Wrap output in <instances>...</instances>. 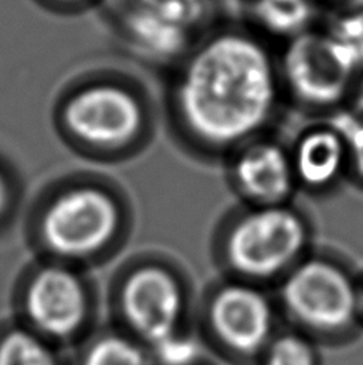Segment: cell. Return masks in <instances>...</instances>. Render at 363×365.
Wrapping results in <instances>:
<instances>
[{"label":"cell","instance_id":"1","mask_svg":"<svg viewBox=\"0 0 363 365\" xmlns=\"http://www.w3.org/2000/svg\"><path fill=\"white\" fill-rule=\"evenodd\" d=\"M173 69L174 128L204 158L265 135L285 100L277 55L248 26H213Z\"/></svg>","mask_w":363,"mask_h":365},{"label":"cell","instance_id":"2","mask_svg":"<svg viewBox=\"0 0 363 365\" xmlns=\"http://www.w3.org/2000/svg\"><path fill=\"white\" fill-rule=\"evenodd\" d=\"M309 239L307 218L291 204L243 205L224 220L221 252L241 276L269 279L300 263Z\"/></svg>","mask_w":363,"mask_h":365},{"label":"cell","instance_id":"3","mask_svg":"<svg viewBox=\"0 0 363 365\" xmlns=\"http://www.w3.org/2000/svg\"><path fill=\"white\" fill-rule=\"evenodd\" d=\"M277 66L283 98L327 115L347 106L362 71L351 50L327 28H314L285 42Z\"/></svg>","mask_w":363,"mask_h":365},{"label":"cell","instance_id":"4","mask_svg":"<svg viewBox=\"0 0 363 365\" xmlns=\"http://www.w3.org/2000/svg\"><path fill=\"white\" fill-rule=\"evenodd\" d=\"M120 31L141 58L174 68L209 32L213 0H112Z\"/></svg>","mask_w":363,"mask_h":365},{"label":"cell","instance_id":"5","mask_svg":"<svg viewBox=\"0 0 363 365\" xmlns=\"http://www.w3.org/2000/svg\"><path fill=\"white\" fill-rule=\"evenodd\" d=\"M120 208L98 187H75L53 200L42 218V239L51 252L80 258L101 250L120 227Z\"/></svg>","mask_w":363,"mask_h":365},{"label":"cell","instance_id":"6","mask_svg":"<svg viewBox=\"0 0 363 365\" xmlns=\"http://www.w3.org/2000/svg\"><path fill=\"white\" fill-rule=\"evenodd\" d=\"M64 122L85 145L120 149L144 135L147 113L135 91L115 83H98L70 98L64 108Z\"/></svg>","mask_w":363,"mask_h":365},{"label":"cell","instance_id":"7","mask_svg":"<svg viewBox=\"0 0 363 365\" xmlns=\"http://www.w3.org/2000/svg\"><path fill=\"white\" fill-rule=\"evenodd\" d=\"M287 308L315 329H340L352 321L357 292L351 277L325 258H302L285 277L282 289Z\"/></svg>","mask_w":363,"mask_h":365},{"label":"cell","instance_id":"8","mask_svg":"<svg viewBox=\"0 0 363 365\" xmlns=\"http://www.w3.org/2000/svg\"><path fill=\"white\" fill-rule=\"evenodd\" d=\"M228 178L245 205H285L298 191L288 146L268 133L228 155Z\"/></svg>","mask_w":363,"mask_h":365},{"label":"cell","instance_id":"9","mask_svg":"<svg viewBox=\"0 0 363 365\" xmlns=\"http://www.w3.org/2000/svg\"><path fill=\"white\" fill-rule=\"evenodd\" d=\"M122 308L132 327L147 341L157 344L177 334L183 312V290L170 271L149 264L127 279Z\"/></svg>","mask_w":363,"mask_h":365},{"label":"cell","instance_id":"10","mask_svg":"<svg viewBox=\"0 0 363 365\" xmlns=\"http://www.w3.org/2000/svg\"><path fill=\"white\" fill-rule=\"evenodd\" d=\"M213 329L229 348L255 353L268 343L272 311L261 292L245 284L223 287L211 302Z\"/></svg>","mask_w":363,"mask_h":365},{"label":"cell","instance_id":"11","mask_svg":"<svg viewBox=\"0 0 363 365\" xmlns=\"http://www.w3.org/2000/svg\"><path fill=\"white\" fill-rule=\"evenodd\" d=\"M28 314L38 329L53 336H68L85 316V295L73 272L45 268L32 279L28 290Z\"/></svg>","mask_w":363,"mask_h":365},{"label":"cell","instance_id":"12","mask_svg":"<svg viewBox=\"0 0 363 365\" xmlns=\"http://www.w3.org/2000/svg\"><path fill=\"white\" fill-rule=\"evenodd\" d=\"M288 151L298 189L327 192L347 173L344 140L327 120L301 130Z\"/></svg>","mask_w":363,"mask_h":365},{"label":"cell","instance_id":"13","mask_svg":"<svg viewBox=\"0 0 363 365\" xmlns=\"http://www.w3.org/2000/svg\"><path fill=\"white\" fill-rule=\"evenodd\" d=\"M320 0H245L248 28L265 41L288 42L317 28Z\"/></svg>","mask_w":363,"mask_h":365},{"label":"cell","instance_id":"14","mask_svg":"<svg viewBox=\"0 0 363 365\" xmlns=\"http://www.w3.org/2000/svg\"><path fill=\"white\" fill-rule=\"evenodd\" d=\"M327 122L344 140L347 151V173L363 185V117L354 110L341 108L327 115Z\"/></svg>","mask_w":363,"mask_h":365},{"label":"cell","instance_id":"15","mask_svg":"<svg viewBox=\"0 0 363 365\" xmlns=\"http://www.w3.org/2000/svg\"><path fill=\"white\" fill-rule=\"evenodd\" d=\"M0 365H56L45 344L26 331H13L0 343Z\"/></svg>","mask_w":363,"mask_h":365},{"label":"cell","instance_id":"16","mask_svg":"<svg viewBox=\"0 0 363 365\" xmlns=\"http://www.w3.org/2000/svg\"><path fill=\"white\" fill-rule=\"evenodd\" d=\"M83 365H147L141 349L125 338H102L88 351Z\"/></svg>","mask_w":363,"mask_h":365},{"label":"cell","instance_id":"17","mask_svg":"<svg viewBox=\"0 0 363 365\" xmlns=\"http://www.w3.org/2000/svg\"><path fill=\"white\" fill-rule=\"evenodd\" d=\"M327 29L351 50L363 71V10L335 13V18Z\"/></svg>","mask_w":363,"mask_h":365},{"label":"cell","instance_id":"18","mask_svg":"<svg viewBox=\"0 0 363 365\" xmlns=\"http://www.w3.org/2000/svg\"><path fill=\"white\" fill-rule=\"evenodd\" d=\"M268 365H315L310 344L296 335H285L272 343Z\"/></svg>","mask_w":363,"mask_h":365},{"label":"cell","instance_id":"19","mask_svg":"<svg viewBox=\"0 0 363 365\" xmlns=\"http://www.w3.org/2000/svg\"><path fill=\"white\" fill-rule=\"evenodd\" d=\"M160 362L164 365H187L199 354L197 343L189 336H178L177 334L154 344Z\"/></svg>","mask_w":363,"mask_h":365},{"label":"cell","instance_id":"20","mask_svg":"<svg viewBox=\"0 0 363 365\" xmlns=\"http://www.w3.org/2000/svg\"><path fill=\"white\" fill-rule=\"evenodd\" d=\"M347 108L354 110L355 114L363 117V71L359 74L357 81L354 83V88L347 101Z\"/></svg>","mask_w":363,"mask_h":365},{"label":"cell","instance_id":"21","mask_svg":"<svg viewBox=\"0 0 363 365\" xmlns=\"http://www.w3.org/2000/svg\"><path fill=\"white\" fill-rule=\"evenodd\" d=\"M322 2L333 6L336 13L363 10V0H320V4Z\"/></svg>","mask_w":363,"mask_h":365},{"label":"cell","instance_id":"22","mask_svg":"<svg viewBox=\"0 0 363 365\" xmlns=\"http://www.w3.org/2000/svg\"><path fill=\"white\" fill-rule=\"evenodd\" d=\"M6 205H9V186H6L4 177L0 175V215L4 213Z\"/></svg>","mask_w":363,"mask_h":365},{"label":"cell","instance_id":"23","mask_svg":"<svg viewBox=\"0 0 363 365\" xmlns=\"http://www.w3.org/2000/svg\"><path fill=\"white\" fill-rule=\"evenodd\" d=\"M60 2H77V0H60Z\"/></svg>","mask_w":363,"mask_h":365}]
</instances>
